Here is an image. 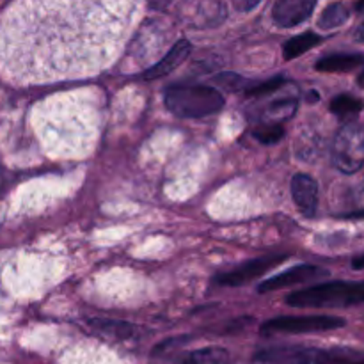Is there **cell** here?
Instances as JSON below:
<instances>
[{
    "mask_svg": "<svg viewBox=\"0 0 364 364\" xmlns=\"http://www.w3.org/2000/svg\"><path fill=\"white\" fill-rule=\"evenodd\" d=\"M313 364H364V350L348 347L315 348Z\"/></svg>",
    "mask_w": 364,
    "mask_h": 364,
    "instance_id": "13",
    "label": "cell"
},
{
    "mask_svg": "<svg viewBox=\"0 0 364 364\" xmlns=\"http://www.w3.org/2000/svg\"><path fill=\"white\" fill-rule=\"evenodd\" d=\"M215 82L219 85H223L224 89H228V91H238V89L247 87V80H244V78L233 73L219 75V77L215 78Z\"/></svg>",
    "mask_w": 364,
    "mask_h": 364,
    "instance_id": "22",
    "label": "cell"
},
{
    "mask_svg": "<svg viewBox=\"0 0 364 364\" xmlns=\"http://www.w3.org/2000/svg\"><path fill=\"white\" fill-rule=\"evenodd\" d=\"M291 196L304 215H315L318 206V183L309 174H295L291 178Z\"/></svg>",
    "mask_w": 364,
    "mask_h": 364,
    "instance_id": "9",
    "label": "cell"
},
{
    "mask_svg": "<svg viewBox=\"0 0 364 364\" xmlns=\"http://www.w3.org/2000/svg\"><path fill=\"white\" fill-rule=\"evenodd\" d=\"M166 105L178 117H203L223 109L224 96L210 85H171Z\"/></svg>",
    "mask_w": 364,
    "mask_h": 364,
    "instance_id": "3",
    "label": "cell"
},
{
    "mask_svg": "<svg viewBox=\"0 0 364 364\" xmlns=\"http://www.w3.org/2000/svg\"><path fill=\"white\" fill-rule=\"evenodd\" d=\"M322 43V38H320L318 34H313V32H306V34H301V36H295V38L288 39L287 43H284V59L287 60H291V59H297V57H301L302 53H306L308 50L315 48L316 45H320Z\"/></svg>",
    "mask_w": 364,
    "mask_h": 364,
    "instance_id": "16",
    "label": "cell"
},
{
    "mask_svg": "<svg viewBox=\"0 0 364 364\" xmlns=\"http://www.w3.org/2000/svg\"><path fill=\"white\" fill-rule=\"evenodd\" d=\"M352 269H354V270H364V255L352 259Z\"/></svg>",
    "mask_w": 364,
    "mask_h": 364,
    "instance_id": "25",
    "label": "cell"
},
{
    "mask_svg": "<svg viewBox=\"0 0 364 364\" xmlns=\"http://www.w3.org/2000/svg\"><path fill=\"white\" fill-rule=\"evenodd\" d=\"M345 326L343 318L329 315L309 316H279L262 326V334H304L334 331Z\"/></svg>",
    "mask_w": 364,
    "mask_h": 364,
    "instance_id": "5",
    "label": "cell"
},
{
    "mask_svg": "<svg viewBox=\"0 0 364 364\" xmlns=\"http://www.w3.org/2000/svg\"><path fill=\"white\" fill-rule=\"evenodd\" d=\"M329 276V270L322 269L318 265H299L294 267L290 270H284L281 272L279 276H274L270 279L263 281L259 284L258 290L262 294H267V291H276L281 290V288H288V287H294V284H301L306 283V281H318L323 279V277Z\"/></svg>",
    "mask_w": 364,
    "mask_h": 364,
    "instance_id": "7",
    "label": "cell"
},
{
    "mask_svg": "<svg viewBox=\"0 0 364 364\" xmlns=\"http://www.w3.org/2000/svg\"><path fill=\"white\" fill-rule=\"evenodd\" d=\"M315 6L316 0H277L274 4L272 18L279 27H297L311 16Z\"/></svg>",
    "mask_w": 364,
    "mask_h": 364,
    "instance_id": "8",
    "label": "cell"
},
{
    "mask_svg": "<svg viewBox=\"0 0 364 364\" xmlns=\"http://www.w3.org/2000/svg\"><path fill=\"white\" fill-rule=\"evenodd\" d=\"M358 84H359V85H361V87H364V73L361 75V77H359V78H358Z\"/></svg>",
    "mask_w": 364,
    "mask_h": 364,
    "instance_id": "28",
    "label": "cell"
},
{
    "mask_svg": "<svg viewBox=\"0 0 364 364\" xmlns=\"http://www.w3.org/2000/svg\"><path fill=\"white\" fill-rule=\"evenodd\" d=\"M355 9H358V11H364V0H359L358 6H355Z\"/></svg>",
    "mask_w": 364,
    "mask_h": 364,
    "instance_id": "27",
    "label": "cell"
},
{
    "mask_svg": "<svg viewBox=\"0 0 364 364\" xmlns=\"http://www.w3.org/2000/svg\"><path fill=\"white\" fill-rule=\"evenodd\" d=\"M191 48L192 46L187 39L176 41V45L162 57V60H159L155 66H151L149 70L144 71L142 78H146V80H156V78H162L166 77V75L173 73V71L187 59L188 53H191Z\"/></svg>",
    "mask_w": 364,
    "mask_h": 364,
    "instance_id": "11",
    "label": "cell"
},
{
    "mask_svg": "<svg viewBox=\"0 0 364 364\" xmlns=\"http://www.w3.org/2000/svg\"><path fill=\"white\" fill-rule=\"evenodd\" d=\"M287 302L294 308H348L364 304L363 283H322L316 287L304 288L288 295Z\"/></svg>",
    "mask_w": 364,
    "mask_h": 364,
    "instance_id": "2",
    "label": "cell"
},
{
    "mask_svg": "<svg viewBox=\"0 0 364 364\" xmlns=\"http://www.w3.org/2000/svg\"><path fill=\"white\" fill-rule=\"evenodd\" d=\"M315 348L274 347L256 354V361L265 364H313Z\"/></svg>",
    "mask_w": 364,
    "mask_h": 364,
    "instance_id": "10",
    "label": "cell"
},
{
    "mask_svg": "<svg viewBox=\"0 0 364 364\" xmlns=\"http://www.w3.org/2000/svg\"><path fill=\"white\" fill-rule=\"evenodd\" d=\"M333 164L345 174H354L364 166V127L347 123L338 130L331 149Z\"/></svg>",
    "mask_w": 364,
    "mask_h": 364,
    "instance_id": "4",
    "label": "cell"
},
{
    "mask_svg": "<svg viewBox=\"0 0 364 364\" xmlns=\"http://www.w3.org/2000/svg\"><path fill=\"white\" fill-rule=\"evenodd\" d=\"M89 326H91L96 333L103 334V336L107 338H112V340H128V338L135 333L132 323L121 322V320L92 318L89 320Z\"/></svg>",
    "mask_w": 364,
    "mask_h": 364,
    "instance_id": "14",
    "label": "cell"
},
{
    "mask_svg": "<svg viewBox=\"0 0 364 364\" xmlns=\"http://www.w3.org/2000/svg\"><path fill=\"white\" fill-rule=\"evenodd\" d=\"M141 0H14L0 18V68L28 84L109 66Z\"/></svg>",
    "mask_w": 364,
    "mask_h": 364,
    "instance_id": "1",
    "label": "cell"
},
{
    "mask_svg": "<svg viewBox=\"0 0 364 364\" xmlns=\"http://www.w3.org/2000/svg\"><path fill=\"white\" fill-rule=\"evenodd\" d=\"M284 80L281 77L272 78V80H267V82H259V84L252 85V87L245 89L247 96H255V98H259V96H267L270 92L277 91L279 87H283Z\"/></svg>",
    "mask_w": 364,
    "mask_h": 364,
    "instance_id": "21",
    "label": "cell"
},
{
    "mask_svg": "<svg viewBox=\"0 0 364 364\" xmlns=\"http://www.w3.org/2000/svg\"><path fill=\"white\" fill-rule=\"evenodd\" d=\"M348 18H350L348 7L341 2H334L326 7V11H323L318 20V27L323 28V31H331V28L341 27Z\"/></svg>",
    "mask_w": 364,
    "mask_h": 364,
    "instance_id": "19",
    "label": "cell"
},
{
    "mask_svg": "<svg viewBox=\"0 0 364 364\" xmlns=\"http://www.w3.org/2000/svg\"><path fill=\"white\" fill-rule=\"evenodd\" d=\"M364 64V53H331L315 64L316 71L322 73H348Z\"/></svg>",
    "mask_w": 364,
    "mask_h": 364,
    "instance_id": "12",
    "label": "cell"
},
{
    "mask_svg": "<svg viewBox=\"0 0 364 364\" xmlns=\"http://www.w3.org/2000/svg\"><path fill=\"white\" fill-rule=\"evenodd\" d=\"M329 109L334 116L341 117V119H348V117H354L361 112L364 109V102L352 95H340L331 102Z\"/></svg>",
    "mask_w": 364,
    "mask_h": 364,
    "instance_id": "18",
    "label": "cell"
},
{
    "mask_svg": "<svg viewBox=\"0 0 364 364\" xmlns=\"http://www.w3.org/2000/svg\"><path fill=\"white\" fill-rule=\"evenodd\" d=\"M354 39H355V41H359V43H364V20L361 21V23H359V27L355 28Z\"/></svg>",
    "mask_w": 364,
    "mask_h": 364,
    "instance_id": "24",
    "label": "cell"
},
{
    "mask_svg": "<svg viewBox=\"0 0 364 364\" xmlns=\"http://www.w3.org/2000/svg\"><path fill=\"white\" fill-rule=\"evenodd\" d=\"M252 135L263 144H276L284 137V128L279 123H265L256 128Z\"/></svg>",
    "mask_w": 364,
    "mask_h": 364,
    "instance_id": "20",
    "label": "cell"
},
{
    "mask_svg": "<svg viewBox=\"0 0 364 364\" xmlns=\"http://www.w3.org/2000/svg\"><path fill=\"white\" fill-rule=\"evenodd\" d=\"M230 363V352L224 348H201V350L188 352L183 358L173 364H228Z\"/></svg>",
    "mask_w": 364,
    "mask_h": 364,
    "instance_id": "15",
    "label": "cell"
},
{
    "mask_svg": "<svg viewBox=\"0 0 364 364\" xmlns=\"http://www.w3.org/2000/svg\"><path fill=\"white\" fill-rule=\"evenodd\" d=\"M287 258H288L287 255H274V256H265V258H259V259H252V262L245 263V265L238 267V269L231 270V272L220 274V276L217 277V283L224 284V287H242V284L263 276L267 270H272L274 267L283 263Z\"/></svg>",
    "mask_w": 364,
    "mask_h": 364,
    "instance_id": "6",
    "label": "cell"
},
{
    "mask_svg": "<svg viewBox=\"0 0 364 364\" xmlns=\"http://www.w3.org/2000/svg\"><path fill=\"white\" fill-rule=\"evenodd\" d=\"M299 100L297 96H288V98L277 100V102L270 103L265 109V119L269 123H283V121L290 119L295 112H297Z\"/></svg>",
    "mask_w": 364,
    "mask_h": 364,
    "instance_id": "17",
    "label": "cell"
},
{
    "mask_svg": "<svg viewBox=\"0 0 364 364\" xmlns=\"http://www.w3.org/2000/svg\"><path fill=\"white\" fill-rule=\"evenodd\" d=\"M259 0H235V6L240 11H249L251 7H255Z\"/></svg>",
    "mask_w": 364,
    "mask_h": 364,
    "instance_id": "23",
    "label": "cell"
},
{
    "mask_svg": "<svg viewBox=\"0 0 364 364\" xmlns=\"http://www.w3.org/2000/svg\"><path fill=\"white\" fill-rule=\"evenodd\" d=\"M347 219H363L364 212H354V213H347Z\"/></svg>",
    "mask_w": 364,
    "mask_h": 364,
    "instance_id": "26",
    "label": "cell"
}]
</instances>
